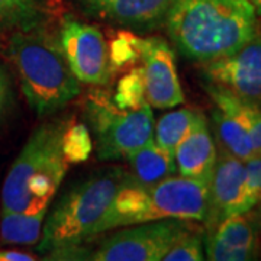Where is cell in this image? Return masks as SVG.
I'll return each instance as SVG.
<instances>
[{
	"label": "cell",
	"instance_id": "cell-19",
	"mask_svg": "<svg viewBox=\"0 0 261 261\" xmlns=\"http://www.w3.org/2000/svg\"><path fill=\"white\" fill-rule=\"evenodd\" d=\"M42 0H0V32L38 28Z\"/></svg>",
	"mask_w": 261,
	"mask_h": 261
},
{
	"label": "cell",
	"instance_id": "cell-11",
	"mask_svg": "<svg viewBox=\"0 0 261 261\" xmlns=\"http://www.w3.org/2000/svg\"><path fill=\"white\" fill-rule=\"evenodd\" d=\"M145 94L151 108L170 109L185 103L173 48L163 38H140Z\"/></svg>",
	"mask_w": 261,
	"mask_h": 261
},
{
	"label": "cell",
	"instance_id": "cell-18",
	"mask_svg": "<svg viewBox=\"0 0 261 261\" xmlns=\"http://www.w3.org/2000/svg\"><path fill=\"white\" fill-rule=\"evenodd\" d=\"M200 112L193 109H177L168 112L154 123V142L174 155V149L195 126Z\"/></svg>",
	"mask_w": 261,
	"mask_h": 261
},
{
	"label": "cell",
	"instance_id": "cell-14",
	"mask_svg": "<svg viewBox=\"0 0 261 261\" xmlns=\"http://www.w3.org/2000/svg\"><path fill=\"white\" fill-rule=\"evenodd\" d=\"M171 0H82L92 15L129 31L149 32L164 23Z\"/></svg>",
	"mask_w": 261,
	"mask_h": 261
},
{
	"label": "cell",
	"instance_id": "cell-23",
	"mask_svg": "<svg viewBox=\"0 0 261 261\" xmlns=\"http://www.w3.org/2000/svg\"><path fill=\"white\" fill-rule=\"evenodd\" d=\"M138 58H141L140 53V37L122 32L115 38L109 47V60H111V70L112 74L118 71V68H125L134 65Z\"/></svg>",
	"mask_w": 261,
	"mask_h": 261
},
{
	"label": "cell",
	"instance_id": "cell-4",
	"mask_svg": "<svg viewBox=\"0 0 261 261\" xmlns=\"http://www.w3.org/2000/svg\"><path fill=\"white\" fill-rule=\"evenodd\" d=\"M8 56L28 105L38 116L58 112L82 92L60 42L44 31L34 28L13 32Z\"/></svg>",
	"mask_w": 261,
	"mask_h": 261
},
{
	"label": "cell",
	"instance_id": "cell-2",
	"mask_svg": "<svg viewBox=\"0 0 261 261\" xmlns=\"http://www.w3.org/2000/svg\"><path fill=\"white\" fill-rule=\"evenodd\" d=\"M207 207L209 181L171 176L155 186H142L129 174L94 225L90 240L123 226L170 218L205 222Z\"/></svg>",
	"mask_w": 261,
	"mask_h": 261
},
{
	"label": "cell",
	"instance_id": "cell-10",
	"mask_svg": "<svg viewBox=\"0 0 261 261\" xmlns=\"http://www.w3.org/2000/svg\"><path fill=\"white\" fill-rule=\"evenodd\" d=\"M257 203L247 180L243 160L218 152L212 177L209 180V207L205 232L229 216L247 214Z\"/></svg>",
	"mask_w": 261,
	"mask_h": 261
},
{
	"label": "cell",
	"instance_id": "cell-25",
	"mask_svg": "<svg viewBox=\"0 0 261 261\" xmlns=\"http://www.w3.org/2000/svg\"><path fill=\"white\" fill-rule=\"evenodd\" d=\"M251 140L255 157L261 159V106H255L252 112Z\"/></svg>",
	"mask_w": 261,
	"mask_h": 261
},
{
	"label": "cell",
	"instance_id": "cell-26",
	"mask_svg": "<svg viewBox=\"0 0 261 261\" xmlns=\"http://www.w3.org/2000/svg\"><path fill=\"white\" fill-rule=\"evenodd\" d=\"M37 260L35 255L18 250H2L0 251V261H34Z\"/></svg>",
	"mask_w": 261,
	"mask_h": 261
},
{
	"label": "cell",
	"instance_id": "cell-7",
	"mask_svg": "<svg viewBox=\"0 0 261 261\" xmlns=\"http://www.w3.org/2000/svg\"><path fill=\"white\" fill-rule=\"evenodd\" d=\"M197 228L195 221L161 219L119 228L90 254L94 261H160L178 240Z\"/></svg>",
	"mask_w": 261,
	"mask_h": 261
},
{
	"label": "cell",
	"instance_id": "cell-29",
	"mask_svg": "<svg viewBox=\"0 0 261 261\" xmlns=\"http://www.w3.org/2000/svg\"><path fill=\"white\" fill-rule=\"evenodd\" d=\"M260 200H261V183H260Z\"/></svg>",
	"mask_w": 261,
	"mask_h": 261
},
{
	"label": "cell",
	"instance_id": "cell-5",
	"mask_svg": "<svg viewBox=\"0 0 261 261\" xmlns=\"http://www.w3.org/2000/svg\"><path fill=\"white\" fill-rule=\"evenodd\" d=\"M128 177V170L112 166L67 190L45 218L38 252L47 255L90 241L94 225Z\"/></svg>",
	"mask_w": 261,
	"mask_h": 261
},
{
	"label": "cell",
	"instance_id": "cell-27",
	"mask_svg": "<svg viewBox=\"0 0 261 261\" xmlns=\"http://www.w3.org/2000/svg\"><path fill=\"white\" fill-rule=\"evenodd\" d=\"M248 215V218L251 219V222L255 226V229H257V233H258V237H260V243H261V200H258L255 205L252 206L251 209L247 212Z\"/></svg>",
	"mask_w": 261,
	"mask_h": 261
},
{
	"label": "cell",
	"instance_id": "cell-30",
	"mask_svg": "<svg viewBox=\"0 0 261 261\" xmlns=\"http://www.w3.org/2000/svg\"><path fill=\"white\" fill-rule=\"evenodd\" d=\"M0 47H2V44H0Z\"/></svg>",
	"mask_w": 261,
	"mask_h": 261
},
{
	"label": "cell",
	"instance_id": "cell-20",
	"mask_svg": "<svg viewBox=\"0 0 261 261\" xmlns=\"http://www.w3.org/2000/svg\"><path fill=\"white\" fill-rule=\"evenodd\" d=\"M113 103L119 109H137L147 105L142 67H135L122 77L116 86Z\"/></svg>",
	"mask_w": 261,
	"mask_h": 261
},
{
	"label": "cell",
	"instance_id": "cell-21",
	"mask_svg": "<svg viewBox=\"0 0 261 261\" xmlns=\"http://www.w3.org/2000/svg\"><path fill=\"white\" fill-rule=\"evenodd\" d=\"M63 155L68 164H80L90 157L93 151V141L89 128L84 123L71 121L65 128L63 135Z\"/></svg>",
	"mask_w": 261,
	"mask_h": 261
},
{
	"label": "cell",
	"instance_id": "cell-9",
	"mask_svg": "<svg viewBox=\"0 0 261 261\" xmlns=\"http://www.w3.org/2000/svg\"><path fill=\"white\" fill-rule=\"evenodd\" d=\"M206 84L261 106V34L233 54L202 64Z\"/></svg>",
	"mask_w": 261,
	"mask_h": 261
},
{
	"label": "cell",
	"instance_id": "cell-15",
	"mask_svg": "<svg viewBox=\"0 0 261 261\" xmlns=\"http://www.w3.org/2000/svg\"><path fill=\"white\" fill-rule=\"evenodd\" d=\"M218 159V148L205 115L200 113L195 126L174 149L178 176L209 181Z\"/></svg>",
	"mask_w": 261,
	"mask_h": 261
},
{
	"label": "cell",
	"instance_id": "cell-16",
	"mask_svg": "<svg viewBox=\"0 0 261 261\" xmlns=\"http://www.w3.org/2000/svg\"><path fill=\"white\" fill-rule=\"evenodd\" d=\"M126 160L129 163L130 177L142 186H155L177 173L174 155L154 141L130 154Z\"/></svg>",
	"mask_w": 261,
	"mask_h": 261
},
{
	"label": "cell",
	"instance_id": "cell-6",
	"mask_svg": "<svg viewBox=\"0 0 261 261\" xmlns=\"http://www.w3.org/2000/svg\"><path fill=\"white\" fill-rule=\"evenodd\" d=\"M87 118L96 137L97 157L105 161L126 160L154 141V115L148 103L137 109H119L105 96L87 102Z\"/></svg>",
	"mask_w": 261,
	"mask_h": 261
},
{
	"label": "cell",
	"instance_id": "cell-3",
	"mask_svg": "<svg viewBox=\"0 0 261 261\" xmlns=\"http://www.w3.org/2000/svg\"><path fill=\"white\" fill-rule=\"evenodd\" d=\"M70 122L48 121L31 134L3 181L2 212L49 209L68 170L61 142Z\"/></svg>",
	"mask_w": 261,
	"mask_h": 261
},
{
	"label": "cell",
	"instance_id": "cell-1",
	"mask_svg": "<svg viewBox=\"0 0 261 261\" xmlns=\"http://www.w3.org/2000/svg\"><path fill=\"white\" fill-rule=\"evenodd\" d=\"M164 23L178 53L199 64L231 56L261 34L250 0H171Z\"/></svg>",
	"mask_w": 261,
	"mask_h": 261
},
{
	"label": "cell",
	"instance_id": "cell-28",
	"mask_svg": "<svg viewBox=\"0 0 261 261\" xmlns=\"http://www.w3.org/2000/svg\"><path fill=\"white\" fill-rule=\"evenodd\" d=\"M250 3L254 6V9H255L257 15H258V18L261 19V0H250Z\"/></svg>",
	"mask_w": 261,
	"mask_h": 261
},
{
	"label": "cell",
	"instance_id": "cell-22",
	"mask_svg": "<svg viewBox=\"0 0 261 261\" xmlns=\"http://www.w3.org/2000/svg\"><path fill=\"white\" fill-rule=\"evenodd\" d=\"M205 229L197 226L185 233L170 251L164 255V261H202L205 260Z\"/></svg>",
	"mask_w": 261,
	"mask_h": 261
},
{
	"label": "cell",
	"instance_id": "cell-13",
	"mask_svg": "<svg viewBox=\"0 0 261 261\" xmlns=\"http://www.w3.org/2000/svg\"><path fill=\"white\" fill-rule=\"evenodd\" d=\"M260 237L248 215L229 216L205 232V258L247 261L257 258Z\"/></svg>",
	"mask_w": 261,
	"mask_h": 261
},
{
	"label": "cell",
	"instance_id": "cell-8",
	"mask_svg": "<svg viewBox=\"0 0 261 261\" xmlns=\"http://www.w3.org/2000/svg\"><path fill=\"white\" fill-rule=\"evenodd\" d=\"M60 47L75 79L89 86L109 83L112 70L109 45L93 25L65 16L60 29Z\"/></svg>",
	"mask_w": 261,
	"mask_h": 261
},
{
	"label": "cell",
	"instance_id": "cell-17",
	"mask_svg": "<svg viewBox=\"0 0 261 261\" xmlns=\"http://www.w3.org/2000/svg\"><path fill=\"white\" fill-rule=\"evenodd\" d=\"M49 209L37 212H2L0 240L13 245H35L39 243Z\"/></svg>",
	"mask_w": 261,
	"mask_h": 261
},
{
	"label": "cell",
	"instance_id": "cell-24",
	"mask_svg": "<svg viewBox=\"0 0 261 261\" xmlns=\"http://www.w3.org/2000/svg\"><path fill=\"white\" fill-rule=\"evenodd\" d=\"M12 105V80L6 65L0 63V122L6 116Z\"/></svg>",
	"mask_w": 261,
	"mask_h": 261
},
{
	"label": "cell",
	"instance_id": "cell-12",
	"mask_svg": "<svg viewBox=\"0 0 261 261\" xmlns=\"http://www.w3.org/2000/svg\"><path fill=\"white\" fill-rule=\"evenodd\" d=\"M205 89L216 106L212 116L216 138L221 145L219 151L243 160L244 163L254 159L251 119L255 106L211 84H206Z\"/></svg>",
	"mask_w": 261,
	"mask_h": 261
}]
</instances>
